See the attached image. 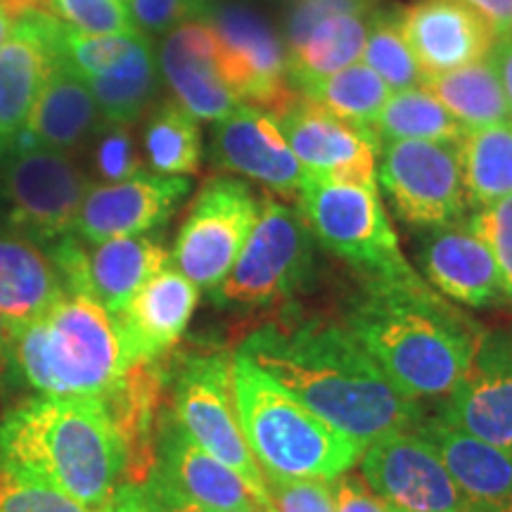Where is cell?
<instances>
[{
    "mask_svg": "<svg viewBox=\"0 0 512 512\" xmlns=\"http://www.w3.org/2000/svg\"><path fill=\"white\" fill-rule=\"evenodd\" d=\"M238 354L363 448L425 418L344 325L318 318L271 323L254 330Z\"/></svg>",
    "mask_w": 512,
    "mask_h": 512,
    "instance_id": "1",
    "label": "cell"
},
{
    "mask_svg": "<svg viewBox=\"0 0 512 512\" xmlns=\"http://www.w3.org/2000/svg\"><path fill=\"white\" fill-rule=\"evenodd\" d=\"M344 328L408 399H441L463 382L484 328L418 273L363 278Z\"/></svg>",
    "mask_w": 512,
    "mask_h": 512,
    "instance_id": "2",
    "label": "cell"
},
{
    "mask_svg": "<svg viewBox=\"0 0 512 512\" xmlns=\"http://www.w3.org/2000/svg\"><path fill=\"white\" fill-rule=\"evenodd\" d=\"M0 463L98 512L124 486L126 446L102 399L34 396L0 418Z\"/></svg>",
    "mask_w": 512,
    "mask_h": 512,
    "instance_id": "3",
    "label": "cell"
},
{
    "mask_svg": "<svg viewBox=\"0 0 512 512\" xmlns=\"http://www.w3.org/2000/svg\"><path fill=\"white\" fill-rule=\"evenodd\" d=\"M131 366L112 313L91 294L64 292L43 316L12 335L5 382L38 396L102 399Z\"/></svg>",
    "mask_w": 512,
    "mask_h": 512,
    "instance_id": "4",
    "label": "cell"
},
{
    "mask_svg": "<svg viewBox=\"0 0 512 512\" xmlns=\"http://www.w3.org/2000/svg\"><path fill=\"white\" fill-rule=\"evenodd\" d=\"M235 408L249 451L268 482H335L363 446L311 413L245 356H233Z\"/></svg>",
    "mask_w": 512,
    "mask_h": 512,
    "instance_id": "5",
    "label": "cell"
},
{
    "mask_svg": "<svg viewBox=\"0 0 512 512\" xmlns=\"http://www.w3.org/2000/svg\"><path fill=\"white\" fill-rule=\"evenodd\" d=\"M297 209L316 245L347 261L363 278H401L415 273L401 252L377 183H339L306 174L297 192Z\"/></svg>",
    "mask_w": 512,
    "mask_h": 512,
    "instance_id": "6",
    "label": "cell"
},
{
    "mask_svg": "<svg viewBox=\"0 0 512 512\" xmlns=\"http://www.w3.org/2000/svg\"><path fill=\"white\" fill-rule=\"evenodd\" d=\"M171 413L209 456L221 460L249 486L256 503H271L264 472L259 470L242 434L235 408L233 356L226 351H195L169 370Z\"/></svg>",
    "mask_w": 512,
    "mask_h": 512,
    "instance_id": "7",
    "label": "cell"
},
{
    "mask_svg": "<svg viewBox=\"0 0 512 512\" xmlns=\"http://www.w3.org/2000/svg\"><path fill=\"white\" fill-rule=\"evenodd\" d=\"M316 268V240L299 209L264 192L259 216L214 297L221 306L268 309L294 297Z\"/></svg>",
    "mask_w": 512,
    "mask_h": 512,
    "instance_id": "8",
    "label": "cell"
},
{
    "mask_svg": "<svg viewBox=\"0 0 512 512\" xmlns=\"http://www.w3.org/2000/svg\"><path fill=\"white\" fill-rule=\"evenodd\" d=\"M202 19L214 29L223 79L240 105L278 117L302 95L290 79L285 41L259 10L245 3H211Z\"/></svg>",
    "mask_w": 512,
    "mask_h": 512,
    "instance_id": "9",
    "label": "cell"
},
{
    "mask_svg": "<svg viewBox=\"0 0 512 512\" xmlns=\"http://www.w3.org/2000/svg\"><path fill=\"white\" fill-rule=\"evenodd\" d=\"M88 190L91 183L69 152L36 145L10 152L3 166L0 197L10 230L43 247L74 233Z\"/></svg>",
    "mask_w": 512,
    "mask_h": 512,
    "instance_id": "10",
    "label": "cell"
},
{
    "mask_svg": "<svg viewBox=\"0 0 512 512\" xmlns=\"http://www.w3.org/2000/svg\"><path fill=\"white\" fill-rule=\"evenodd\" d=\"M261 197L240 178H211L178 228L174 264L200 290L214 292L235 266L259 216Z\"/></svg>",
    "mask_w": 512,
    "mask_h": 512,
    "instance_id": "11",
    "label": "cell"
},
{
    "mask_svg": "<svg viewBox=\"0 0 512 512\" xmlns=\"http://www.w3.org/2000/svg\"><path fill=\"white\" fill-rule=\"evenodd\" d=\"M377 159L384 195L408 226L434 230L463 219L467 197L458 143L384 140Z\"/></svg>",
    "mask_w": 512,
    "mask_h": 512,
    "instance_id": "12",
    "label": "cell"
},
{
    "mask_svg": "<svg viewBox=\"0 0 512 512\" xmlns=\"http://www.w3.org/2000/svg\"><path fill=\"white\" fill-rule=\"evenodd\" d=\"M361 477L394 508L413 512H467L437 446L418 427L373 441L361 453Z\"/></svg>",
    "mask_w": 512,
    "mask_h": 512,
    "instance_id": "13",
    "label": "cell"
},
{
    "mask_svg": "<svg viewBox=\"0 0 512 512\" xmlns=\"http://www.w3.org/2000/svg\"><path fill=\"white\" fill-rule=\"evenodd\" d=\"M140 489L164 501L190 503L214 512L259 508L249 486L228 465L209 456L185 432L171 408H164L159 415L155 465Z\"/></svg>",
    "mask_w": 512,
    "mask_h": 512,
    "instance_id": "14",
    "label": "cell"
},
{
    "mask_svg": "<svg viewBox=\"0 0 512 512\" xmlns=\"http://www.w3.org/2000/svg\"><path fill=\"white\" fill-rule=\"evenodd\" d=\"M273 119L278 121L294 157L309 174L339 183H377L380 143L370 128L349 124L304 95Z\"/></svg>",
    "mask_w": 512,
    "mask_h": 512,
    "instance_id": "15",
    "label": "cell"
},
{
    "mask_svg": "<svg viewBox=\"0 0 512 512\" xmlns=\"http://www.w3.org/2000/svg\"><path fill=\"white\" fill-rule=\"evenodd\" d=\"M192 183L185 176L140 174L119 183L91 185L74 223L79 240L100 245L117 238H136L164 226L190 195Z\"/></svg>",
    "mask_w": 512,
    "mask_h": 512,
    "instance_id": "16",
    "label": "cell"
},
{
    "mask_svg": "<svg viewBox=\"0 0 512 512\" xmlns=\"http://www.w3.org/2000/svg\"><path fill=\"white\" fill-rule=\"evenodd\" d=\"M437 415L446 425L512 453V330L484 332L470 370Z\"/></svg>",
    "mask_w": 512,
    "mask_h": 512,
    "instance_id": "17",
    "label": "cell"
},
{
    "mask_svg": "<svg viewBox=\"0 0 512 512\" xmlns=\"http://www.w3.org/2000/svg\"><path fill=\"white\" fill-rule=\"evenodd\" d=\"M211 162L294 200L309 174L294 157L278 121L252 105H240L230 117L216 121Z\"/></svg>",
    "mask_w": 512,
    "mask_h": 512,
    "instance_id": "18",
    "label": "cell"
},
{
    "mask_svg": "<svg viewBox=\"0 0 512 512\" xmlns=\"http://www.w3.org/2000/svg\"><path fill=\"white\" fill-rule=\"evenodd\" d=\"M399 24L425 79L486 60L496 43L463 0H415L399 10Z\"/></svg>",
    "mask_w": 512,
    "mask_h": 512,
    "instance_id": "19",
    "label": "cell"
},
{
    "mask_svg": "<svg viewBox=\"0 0 512 512\" xmlns=\"http://www.w3.org/2000/svg\"><path fill=\"white\" fill-rule=\"evenodd\" d=\"M60 19L41 5L24 12L0 46V145L10 152L55 67Z\"/></svg>",
    "mask_w": 512,
    "mask_h": 512,
    "instance_id": "20",
    "label": "cell"
},
{
    "mask_svg": "<svg viewBox=\"0 0 512 512\" xmlns=\"http://www.w3.org/2000/svg\"><path fill=\"white\" fill-rule=\"evenodd\" d=\"M159 72L174 100L200 121H223L240 107L223 79L219 43L207 19H192L166 34L159 53Z\"/></svg>",
    "mask_w": 512,
    "mask_h": 512,
    "instance_id": "21",
    "label": "cell"
},
{
    "mask_svg": "<svg viewBox=\"0 0 512 512\" xmlns=\"http://www.w3.org/2000/svg\"><path fill=\"white\" fill-rule=\"evenodd\" d=\"M200 302V287L166 266L140 287L117 320L133 363L169 356Z\"/></svg>",
    "mask_w": 512,
    "mask_h": 512,
    "instance_id": "22",
    "label": "cell"
},
{
    "mask_svg": "<svg viewBox=\"0 0 512 512\" xmlns=\"http://www.w3.org/2000/svg\"><path fill=\"white\" fill-rule=\"evenodd\" d=\"M418 254L430 285L453 302L484 309L505 299L494 256L467 223L427 230Z\"/></svg>",
    "mask_w": 512,
    "mask_h": 512,
    "instance_id": "23",
    "label": "cell"
},
{
    "mask_svg": "<svg viewBox=\"0 0 512 512\" xmlns=\"http://www.w3.org/2000/svg\"><path fill=\"white\" fill-rule=\"evenodd\" d=\"M418 430L437 446L467 512H512V453L446 425L422 418Z\"/></svg>",
    "mask_w": 512,
    "mask_h": 512,
    "instance_id": "24",
    "label": "cell"
},
{
    "mask_svg": "<svg viewBox=\"0 0 512 512\" xmlns=\"http://www.w3.org/2000/svg\"><path fill=\"white\" fill-rule=\"evenodd\" d=\"M64 290L48 249L15 230H0V316L12 335L43 316Z\"/></svg>",
    "mask_w": 512,
    "mask_h": 512,
    "instance_id": "25",
    "label": "cell"
},
{
    "mask_svg": "<svg viewBox=\"0 0 512 512\" xmlns=\"http://www.w3.org/2000/svg\"><path fill=\"white\" fill-rule=\"evenodd\" d=\"M100 124V107L88 83L62 57H57L24 131H29L36 145L69 152L95 136Z\"/></svg>",
    "mask_w": 512,
    "mask_h": 512,
    "instance_id": "26",
    "label": "cell"
},
{
    "mask_svg": "<svg viewBox=\"0 0 512 512\" xmlns=\"http://www.w3.org/2000/svg\"><path fill=\"white\" fill-rule=\"evenodd\" d=\"M171 254L159 240L136 235L117 238L86 249L83 292L119 316L152 275L169 266Z\"/></svg>",
    "mask_w": 512,
    "mask_h": 512,
    "instance_id": "27",
    "label": "cell"
},
{
    "mask_svg": "<svg viewBox=\"0 0 512 512\" xmlns=\"http://www.w3.org/2000/svg\"><path fill=\"white\" fill-rule=\"evenodd\" d=\"M458 157L467 204L482 209L512 195V121L465 131Z\"/></svg>",
    "mask_w": 512,
    "mask_h": 512,
    "instance_id": "28",
    "label": "cell"
},
{
    "mask_svg": "<svg viewBox=\"0 0 512 512\" xmlns=\"http://www.w3.org/2000/svg\"><path fill=\"white\" fill-rule=\"evenodd\" d=\"M422 88H427L465 126V131L512 121L503 86L489 60L430 76L422 81Z\"/></svg>",
    "mask_w": 512,
    "mask_h": 512,
    "instance_id": "29",
    "label": "cell"
},
{
    "mask_svg": "<svg viewBox=\"0 0 512 512\" xmlns=\"http://www.w3.org/2000/svg\"><path fill=\"white\" fill-rule=\"evenodd\" d=\"M159 64L147 36L117 69L105 76L83 79L98 102L102 121L131 126L150 110L159 93Z\"/></svg>",
    "mask_w": 512,
    "mask_h": 512,
    "instance_id": "30",
    "label": "cell"
},
{
    "mask_svg": "<svg viewBox=\"0 0 512 512\" xmlns=\"http://www.w3.org/2000/svg\"><path fill=\"white\" fill-rule=\"evenodd\" d=\"M370 17H373V12L325 19L306 34L302 43L287 48V69H290L294 88L309 79H318V76L361 62Z\"/></svg>",
    "mask_w": 512,
    "mask_h": 512,
    "instance_id": "31",
    "label": "cell"
},
{
    "mask_svg": "<svg viewBox=\"0 0 512 512\" xmlns=\"http://www.w3.org/2000/svg\"><path fill=\"white\" fill-rule=\"evenodd\" d=\"M297 91L335 117L361 128H370L392 88L366 62H354L337 72L299 83Z\"/></svg>",
    "mask_w": 512,
    "mask_h": 512,
    "instance_id": "32",
    "label": "cell"
},
{
    "mask_svg": "<svg viewBox=\"0 0 512 512\" xmlns=\"http://www.w3.org/2000/svg\"><path fill=\"white\" fill-rule=\"evenodd\" d=\"M370 131L375 133L377 143H384V140L458 143L465 126L427 88L415 86L389 95Z\"/></svg>",
    "mask_w": 512,
    "mask_h": 512,
    "instance_id": "33",
    "label": "cell"
},
{
    "mask_svg": "<svg viewBox=\"0 0 512 512\" xmlns=\"http://www.w3.org/2000/svg\"><path fill=\"white\" fill-rule=\"evenodd\" d=\"M143 143L155 174L190 176L202 164V128L181 102L164 100L152 107L145 124Z\"/></svg>",
    "mask_w": 512,
    "mask_h": 512,
    "instance_id": "34",
    "label": "cell"
},
{
    "mask_svg": "<svg viewBox=\"0 0 512 512\" xmlns=\"http://www.w3.org/2000/svg\"><path fill=\"white\" fill-rule=\"evenodd\" d=\"M361 60L392 88V93L422 86L425 81L401 31L399 10L377 8L373 12Z\"/></svg>",
    "mask_w": 512,
    "mask_h": 512,
    "instance_id": "35",
    "label": "cell"
},
{
    "mask_svg": "<svg viewBox=\"0 0 512 512\" xmlns=\"http://www.w3.org/2000/svg\"><path fill=\"white\" fill-rule=\"evenodd\" d=\"M143 34L136 36H93L81 34L60 22L57 31V50L60 57L74 69L81 79L105 76L117 69L128 55L136 50Z\"/></svg>",
    "mask_w": 512,
    "mask_h": 512,
    "instance_id": "36",
    "label": "cell"
},
{
    "mask_svg": "<svg viewBox=\"0 0 512 512\" xmlns=\"http://www.w3.org/2000/svg\"><path fill=\"white\" fill-rule=\"evenodd\" d=\"M43 10L81 34L136 36L126 5L121 0H38Z\"/></svg>",
    "mask_w": 512,
    "mask_h": 512,
    "instance_id": "37",
    "label": "cell"
},
{
    "mask_svg": "<svg viewBox=\"0 0 512 512\" xmlns=\"http://www.w3.org/2000/svg\"><path fill=\"white\" fill-rule=\"evenodd\" d=\"M0 512H95L46 482L0 463ZM100 512V510H98Z\"/></svg>",
    "mask_w": 512,
    "mask_h": 512,
    "instance_id": "38",
    "label": "cell"
},
{
    "mask_svg": "<svg viewBox=\"0 0 512 512\" xmlns=\"http://www.w3.org/2000/svg\"><path fill=\"white\" fill-rule=\"evenodd\" d=\"M467 228L489 247L501 273L505 299L512 302V195L477 209Z\"/></svg>",
    "mask_w": 512,
    "mask_h": 512,
    "instance_id": "39",
    "label": "cell"
},
{
    "mask_svg": "<svg viewBox=\"0 0 512 512\" xmlns=\"http://www.w3.org/2000/svg\"><path fill=\"white\" fill-rule=\"evenodd\" d=\"M95 138H98L93 150L95 169L107 183L126 181V178L143 171V159L136 150L131 126L102 121L98 131H95Z\"/></svg>",
    "mask_w": 512,
    "mask_h": 512,
    "instance_id": "40",
    "label": "cell"
},
{
    "mask_svg": "<svg viewBox=\"0 0 512 512\" xmlns=\"http://www.w3.org/2000/svg\"><path fill=\"white\" fill-rule=\"evenodd\" d=\"M380 0H290L285 15V48L302 43L313 27L339 15H368Z\"/></svg>",
    "mask_w": 512,
    "mask_h": 512,
    "instance_id": "41",
    "label": "cell"
},
{
    "mask_svg": "<svg viewBox=\"0 0 512 512\" xmlns=\"http://www.w3.org/2000/svg\"><path fill=\"white\" fill-rule=\"evenodd\" d=\"M128 17L143 36H162L192 19H200L207 5L200 0H126Z\"/></svg>",
    "mask_w": 512,
    "mask_h": 512,
    "instance_id": "42",
    "label": "cell"
},
{
    "mask_svg": "<svg viewBox=\"0 0 512 512\" xmlns=\"http://www.w3.org/2000/svg\"><path fill=\"white\" fill-rule=\"evenodd\" d=\"M278 512H337L330 482H266Z\"/></svg>",
    "mask_w": 512,
    "mask_h": 512,
    "instance_id": "43",
    "label": "cell"
},
{
    "mask_svg": "<svg viewBox=\"0 0 512 512\" xmlns=\"http://www.w3.org/2000/svg\"><path fill=\"white\" fill-rule=\"evenodd\" d=\"M337 512H392L387 501L368 489L363 477L342 475L335 486Z\"/></svg>",
    "mask_w": 512,
    "mask_h": 512,
    "instance_id": "44",
    "label": "cell"
},
{
    "mask_svg": "<svg viewBox=\"0 0 512 512\" xmlns=\"http://www.w3.org/2000/svg\"><path fill=\"white\" fill-rule=\"evenodd\" d=\"M489 24L496 38L512 36V0H463Z\"/></svg>",
    "mask_w": 512,
    "mask_h": 512,
    "instance_id": "45",
    "label": "cell"
},
{
    "mask_svg": "<svg viewBox=\"0 0 512 512\" xmlns=\"http://www.w3.org/2000/svg\"><path fill=\"white\" fill-rule=\"evenodd\" d=\"M486 60H489L491 67H494L498 81H501L503 86L505 100H508L510 112H512V36L496 38L494 48H491V53Z\"/></svg>",
    "mask_w": 512,
    "mask_h": 512,
    "instance_id": "46",
    "label": "cell"
},
{
    "mask_svg": "<svg viewBox=\"0 0 512 512\" xmlns=\"http://www.w3.org/2000/svg\"><path fill=\"white\" fill-rule=\"evenodd\" d=\"M41 5L38 0H0V46L8 41L15 24L22 19L24 12Z\"/></svg>",
    "mask_w": 512,
    "mask_h": 512,
    "instance_id": "47",
    "label": "cell"
},
{
    "mask_svg": "<svg viewBox=\"0 0 512 512\" xmlns=\"http://www.w3.org/2000/svg\"><path fill=\"white\" fill-rule=\"evenodd\" d=\"M100 512H150L145 505L143 491L138 486H121L117 496L105 505Z\"/></svg>",
    "mask_w": 512,
    "mask_h": 512,
    "instance_id": "48",
    "label": "cell"
},
{
    "mask_svg": "<svg viewBox=\"0 0 512 512\" xmlns=\"http://www.w3.org/2000/svg\"><path fill=\"white\" fill-rule=\"evenodd\" d=\"M140 489V486H138ZM143 491V489H140ZM143 498H145V505L150 512H214V510H204V508H197V505H190V503H178V501H164V498H155L150 494H145L143 491ZM221 512H259V508H240V510H221Z\"/></svg>",
    "mask_w": 512,
    "mask_h": 512,
    "instance_id": "49",
    "label": "cell"
},
{
    "mask_svg": "<svg viewBox=\"0 0 512 512\" xmlns=\"http://www.w3.org/2000/svg\"><path fill=\"white\" fill-rule=\"evenodd\" d=\"M10 361H12V339H10L8 325H5L3 316H0V387H3L5 380H8Z\"/></svg>",
    "mask_w": 512,
    "mask_h": 512,
    "instance_id": "50",
    "label": "cell"
},
{
    "mask_svg": "<svg viewBox=\"0 0 512 512\" xmlns=\"http://www.w3.org/2000/svg\"><path fill=\"white\" fill-rule=\"evenodd\" d=\"M259 512H278V510H275L273 503H264V505H259Z\"/></svg>",
    "mask_w": 512,
    "mask_h": 512,
    "instance_id": "51",
    "label": "cell"
},
{
    "mask_svg": "<svg viewBox=\"0 0 512 512\" xmlns=\"http://www.w3.org/2000/svg\"><path fill=\"white\" fill-rule=\"evenodd\" d=\"M5 157H8V150H5V147L3 145H0V162H3V159Z\"/></svg>",
    "mask_w": 512,
    "mask_h": 512,
    "instance_id": "52",
    "label": "cell"
},
{
    "mask_svg": "<svg viewBox=\"0 0 512 512\" xmlns=\"http://www.w3.org/2000/svg\"><path fill=\"white\" fill-rule=\"evenodd\" d=\"M392 508V512H413V510H403V508H394V505H389Z\"/></svg>",
    "mask_w": 512,
    "mask_h": 512,
    "instance_id": "53",
    "label": "cell"
},
{
    "mask_svg": "<svg viewBox=\"0 0 512 512\" xmlns=\"http://www.w3.org/2000/svg\"><path fill=\"white\" fill-rule=\"evenodd\" d=\"M200 3H202V5H207V8H209V5L214 3V0H200Z\"/></svg>",
    "mask_w": 512,
    "mask_h": 512,
    "instance_id": "54",
    "label": "cell"
},
{
    "mask_svg": "<svg viewBox=\"0 0 512 512\" xmlns=\"http://www.w3.org/2000/svg\"><path fill=\"white\" fill-rule=\"evenodd\" d=\"M121 3H126V0H121Z\"/></svg>",
    "mask_w": 512,
    "mask_h": 512,
    "instance_id": "55",
    "label": "cell"
}]
</instances>
